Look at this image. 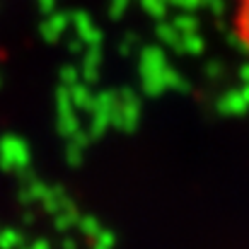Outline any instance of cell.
Returning a JSON list of instances; mask_svg holds the SVG:
<instances>
[{"instance_id":"obj_1","label":"cell","mask_w":249,"mask_h":249,"mask_svg":"<svg viewBox=\"0 0 249 249\" xmlns=\"http://www.w3.org/2000/svg\"><path fill=\"white\" fill-rule=\"evenodd\" d=\"M230 15H232V32L237 46L242 49L249 63V0H230Z\"/></svg>"}]
</instances>
